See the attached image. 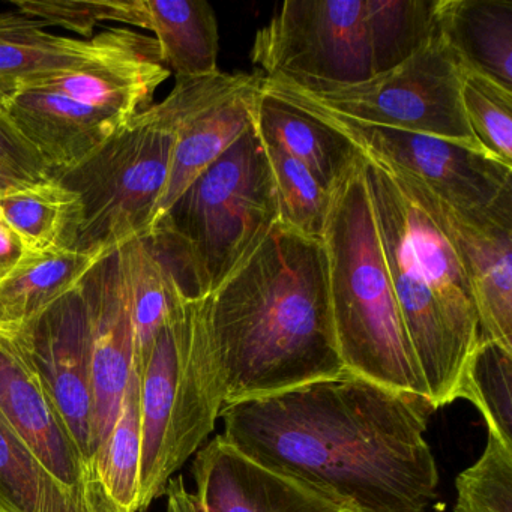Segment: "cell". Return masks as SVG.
<instances>
[{
    "mask_svg": "<svg viewBox=\"0 0 512 512\" xmlns=\"http://www.w3.org/2000/svg\"><path fill=\"white\" fill-rule=\"evenodd\" d=\"M0 112L52 173L79 166L125 125L107 113L37 86H23L8 95L0 103Z\"/></svg>",
    "mask_w": 512,
    "mask_h": 512,
    "instance_id": "17",
    "label": "cell"
},
{
    "mask_svg": "<svg viewBox=\"0 0 512 512\" xmlns=\"http://www.w3.org/2000/svg\"><path fill=\"white\" fill-rule=\"evenodd\" d=\"M0 218L28 251L76 250L82 203L50 178L0 194Z\"/></svg>",
    "mask_w": 512,
    "mask_h": 512,
    "instance_id": "24",
    "label": "cell"
},
{
    "mask_svg": "<svg viewBox=\"0 0 512 512\" xmlns=\"http://www.w3.org/2000/svg\"><path fill=\"white\" fill-rule=\"evenodd\" d=\"M172 119L152 104L79 166L52 173L82 203L76 251L110 253L151 232L175 149Z\"/></svg>",
    "mask_w": 512,
    "mask_h": 512,
    "instance_id": "7",
    "label": "cell"
},
{
    "mask_svg": "<svg viewBox=\"0 0 512 512\" xmlns=\"http://www.w3.org/2000/svg\"><path fill=\"white\" fill-rule=\"evenodd\" d=\"M280 223L277 188L262 137L245 131L145 238L187 299L214 293Z\"/></svg>",
    "mask_w": 512,
    "mask_h": 512,
    "instance_id": "4",
    "label": "cell"
},
{
    "mask_svg": "<svg viewBox=\"0 0 512 512\" xmlns=\"http://www.w3.org/2000/svg\"><path fill=\"white\" fill-rule=\"evenodd\" d=\"M10 338L52 398L92 473L95 400L91 334L79 284Z\"/></svg>",
    "mask_w": 512,
    "mask_h": 512,
    "instance_id": "12",
    "label": "cell"
},
{
    "mask_svg": "<svg viewBox=\"0 0 512 512\" xmlns=\"http://www.w3.org/2000/svg\"><path fill=\"white\" fill-rule=\"evenodd\" d=\"M262 85L259 73L217 71L211 76L176 79L175 88L160 103L172 119L176 142L154 224L214 161L253 127Z\"/></svg>",
    "mask_w": 512,
    "mask_h": 512,
    "instance_id": "11",
    "label": "cell"
},
{
    "mask_svg": "<svg viewBox=\"0 0 512 512\" xmlns=\"http://www.w3.org/2000/svg\"><path fill=\"white\" fill-rule=\"evenodd\" d=\"M226 404L350 374L338 350L323 242L277 223L208 296Z\"/></svg>",
    "mask_w": 512,
    "mask_h": 512,
    "instance_id": "2",
    "label": "cell"
},
{
    "mask_svg": "<svg viewBox=\"0 0 512 512\" xmlns=\"http://www.w3.org/2000/svg\"><path fill=\"white\" fill-rule=\"evenodd\" d=\"M458 398L478 407L488 434L512 446V349L493 340L479 341L461 373Z\"/></svg>",
    "mask_w": 512,
    "mask_h": 512,
    "instance_id": "29",
    "label": "cell"
},
{
    "mask_svg": "<svg viewBox=\"0 0 512 512\" xmlns=\"http://www.w3.org/2000/svg\"><path fill=\"white\" fill-rule=\"evenodd\" d=\"M455 512H512V446L488 434L476 463L455 479Z\"/></svg>",
    "mask_w": 512,
    "mask_h": 512,
    "instance_id": "32",
    "label": "cell"
},
{
    "mask_svg": "<svg viewBox=\"0 0 512 512\" xmlns=\"http://www.w3.org/2000/svg\"><path fill=\"white\" fill-rule=\"evenodd\" d=\"M140 454V377L133 371L112 433L92 464L95 482L106 497L112 512H137Z\"/></svg>",
    "mask_w": 512,
    "mask_h": 512,
    "instance_id": "26",
    "label": "cell"
},
{
    "mask_svg": "<svg viewBox=\"0 0 512 512\" xmlns=\"http://www.w3.org/2000/svg\"><path fill=\"white\" fill-rule=\"evenodd\" d=\"M145 29L155 35L164 67L179 77L217 73L220 35L214 8L205 0H143Z\"/></svg>",
    "mask_w": 512,
    "mask_h": 512,
    "instance_id": "23",
    "label": "cell"
},
{
    "mask_svg": "<svg viewBox=\"0 0 512 512\" xmlns=\"http://www.w3.org/2000/svg\"><path fill=\"white\" fill-rule=\"evenodd\" d=\"M0 413L43 466L91 512H112L61 413L13 338L0 334Z\"/></svg>",
    "mask_w": 512,
    "mask_h": 512,
    "instance_id": "15",
    "label": "cell"
},
{
    "mask_svg": "<svg viewBox=\"0 0 512 512\" xmlns=\"http://www.w3.org/2000/svg\"><path fill=\"white\" fill-rule=\"evenodd\" d=\"M322 242L335 335L346 370L428 398L386 268L365 184L364 157L332 193Z\"/></svg>",
    "mask_w": 512,
    "mask_h": 512,
    "instance_id": "5",
    "label": "cell"
},
{
    "mask_svg": "<svg viewBox=\"0 0 512 512\" xmlns=\"http://www.w3.org/2000/svg\"><path fill=\"white\" fill-rule=\"evenodd\" d=\"M428 398L346 374L226 404L221 436L344 512H425L439 472Z\"/></svg>",
    "mask_w": 512,
    "mask_h": 512,
    "instance_id": "1",
    "label": "cell"
},
{
    "mask_svg": "<svg viewBox=\"0 0 512 512\" xmlns=\"http://www.w3.org/2000/svg\"><path fill=\"white\" fill-rule=\"evenodd\" d=\"M154 38L145 46L98 64L40 77L20 86H37L73 98L127 124L152 106L155 91L170 77Z\"/></svg>",
    "mask_w": 512,
    "mask_h": 512,
    "instance_id": "19",
    "label": "cell"
},
{
    "mask_svg": "<svg viewBox=\"0 0 512 512\" xmlns=\"http://www.w3.org/2000/svg\"><path fill=\"white\" fill-rule=\"evenodd\" d=\"M0 512H91L43 466L2 413Z\"/></svg>",
    "mask_w": 512,
    "mask_h": 512,
    "instance_id": "25",
    "label": "cell"
},
{
    "mask_svg": "<svg viewBox=\"0 0 512 512\" xmlns=\"http://www.w3.org/2000/svg\"><path fill=\"white\" fill-rule=\"evenodd\" d=\"M365 184L392 289L434 409L455 401L481 322L451 242L409 185L364 154Z\"/></svg>",
    "mask_w": 512,
    "mask_h": 512,
    "instance_id": "3",
    "label": "cell"
},
{
    "mask_svg": "<svg viewBox=\"0 0 512 512\" xmlns=\"http://www.w3.org/2000/svg\"><path fill=\"white\" fill-rule=\"evenodd\" d=\"M167 512H199L194 494L185 485L182 476H176L167 485Z\"/></svg>",
    "mask_w": 512,
    "mask_h": 512,
    "instance_id": "36",
    "label": "cell"
},
{
    "mask_svg": "<svg viewBox=\"0 0 512 512\" xmlns=\"http://www.w3.org/2000/svg\"><path fill=\"white\" fill-rule=\"evenodd\" d=\"M140 377L142 454L137 512L166 494L199 452L226 406L223 371L208 320V296L182 299L155 337Z\"/></svg>",
    "mask_w": 512,
    "mask_h": 512,
    "instance_id": "6",
    "label": "cell"
},
{
    "mask_svg": "<svg viewBox=\"0 0 512 512\" xmlns=\"http://www.w3.org/2000/svg\"><path fill=\"white\" fill-rule=\"evenodd\" d=\"M28 253L19 236L0 218V281H4Z\"/></svg>",
    "mask_w": 512,
    "mask_h": 512,
    "instance_id": "35",
    "label": "cell"
},
{
    "mask_svg": "<svg viewBox=\"0 0 512 512\" xmlns=\"http://www.w3.org/2000/svg\"><path fill=\"white\" fill-rule=\"evenodd\" d=\"M461 104L476 142L512 167V92L472 71L461 70Z\"/></svg>",
    "mask_w": 512,
    "mask_h": 512,
    "instance_id": "31",
    "label": "cell"
},
{
    "mask_svg": "<svg viewBox=\"0 0 512 512\" xmlns=\"http://www.w3.org/2000/svg\"><path fill=\"white\" fill-rule=\"evenodd\" d=\"M374 71L403 64L436 35L439 0H365Z\"/></svg>",
    "mask_w": 512,
    "mask_h": 512,
    "instance_id": "28",
    "label": "cell"
},
{
    "mask_svg": "<svg viewBox=\"0 0 512 512\" xmlns=\"http://www.w3.org/2000/svg\"><path fill=\"white\" fill-rule=\"evenodd\" d=\"M263 145L274 175L281 223L308 238L322 241L332 194L295 158L266 140Z\"/></svg>",
    "mask_w": 512,
    "mask_h": 512,
    "instance_id": "30",
    "label": "cell"
},
{
    "mask_svg": "<svg viewBox=\"0 0 512 512\" xmlns=\"http://www.w3.org/2000/svg\"><path fill=\"white\" fill-rule=\"evenodd\" d=\"M130 283L136 350L134 371L142 373L161 326L185 298L148 238L124 245Z\"/></svg>",
    "mask_w": 512,
    "mask_h": 512,
    "instance_id": "27",
    "label": "cell"
},
{
    "mask_svg": "<svg viewBox=\"0 0 512 512\" xmlns=\"http://www.w3.org/2000/svg\"><path fill=\"white\" fill-rule=\"evenodd\" d=\"M107 253L76 250L28 251L0 281V334H17L74 289Z\"/></svg>",
    "mask_w": 512,
    "mask_h": 512,
    "instance_id": "22",
    "label": "cell"
},
{
    "mask_svg": "<svg viewBox=\"0 0 512 512\" xmlns=\"http://www.w3.org/2000/svg\"><path fill=\"white\" fill-rule=\"evenodd\" d=\"M263 86L349 137L364 154L418 179L458 211L488 208L512 191V167L479 149L344 118L265 77Z\"/></svg>",
    "mask_w": 512,
    "mask_h": 512,
    "instance_id": "10",
    "label": "cell"
},
{
    "mask_svg": "<svg viewBox=\"0 0 512 512\" xmlns=\"http://www.w3.org/2000/svg\"><path fill=\"white\" fill-rule=\"evenodd\" d=\"M46 23L17 13H0V103L40 77L80 70L145 46L151 37L113 28L91 40L59 37Z\"/></svg>",
    "mask_w": 512,
    "mask_h": 512,
    "instance_id": "18",
    "label": "cell"
},
{
    "mask_svg": "<svg viewBox=\"0 0 512 512\" xmlns=\"http://www.w3.org/2000/svg\"><path fill=\"white\" fill-rule=\"evenodd\" d=\"M79 286L91 334L95 460L112 433L134 371L136 334L124 245L101 257Z\"/></svg>",
    "mask_w": 512,
    "mask_h": 512,
    "instance_id": "14",
    "label": "cell"
},
{
    "mask_svg": "<svg viewBox=\"0 0 512 512\" xmlns=\"http://www.w3.org/2000/svg\"><path fill=\"white\" fill-rule=\"evenodd\" d=\"M251 62L265 79L305 92L371 79L365 0H287L257 31Z\"/></svg>",
    "mask_w": 512,
    "mask_h": 512,
    "instance_id": "8",
    "label": "cell"
},
{
    "mask_svg": "<svg viewBox=\"0 0 512 512\" xmlns=\"http://www.w3.org/2000/svg\"><path fill=\"white\" fill-rule=\"evenodd\" d=\"M254 127L263 140L307 167L331 194L364 157L349 137L263 85L254 110Z\"/></svg>",
    "mask_w": 512,
    "mask_h": 512,
    "instance_id": "20",
    "label": "cell"
},
{
    "mask_svg": "<svg viewBox=\"0 0 512 512\" xmlns=\"http://www.w3.org/2000/svg\"><path fill=\"white\" fill-rule=\"evenodd\" d=\"M280 85L353 121L427 134L485 152L464 116L460 67L437 32L412 58L365 82L320 92Z\"/></svg>",
    "mask_w": 512,
    "mask_h": 512,
    "instance_id": "9",
    "label": "cell"
},
{
    "mask_svg": "<svg viewBox=\"0 0 512 512\" xmlns=\"http://www.w3.org/2000/svg\"><path fill=\"white\" fill-rule=\"evenodd\" d=\"M436 25L461 70L512 92L511 0H439Z\"/></svg>",
    "mask_w": 512,
    "mask_h": 512,
    "instance_id": "21",
    "label": "cell"
},
{
    "mask_svg": "<svg viewBox=\"0 0 512 512\" xmlns=\"http://www.w3.org/2000/svg\"><path fill=\"white\" fill-rule=\"evenodd\" d=\"M14 7L23 16L41 20L47 26H61L91 40L95 26L103 22L124 23L145 29L146 14L143 0H16Z\"/></svg>",
    "mask_w": 512,
    "mask_h": 512,
    "instance_id": "33",
    "label": "cell"
},
{
    "mask_svg": "<svg viewBox=\"0 0 512 512\" xmlns=\"http://www.w3.org/2000/svg\"><path fill=\"white\" fill-rule=\"evenodd\" d=\"M193 476L199 512H344L251 460L221 434L199 449Z\"/></svg>",
    "mask_w": 512,
    "mask_h": 512,
    "instance_id": "16",
    "label": "cell"
},
{
    "mask_svg": "<svg viewBox=\"0 0 512 512\" xmlns=\"http://www.w3.org/2000/svg\"><path fill=\"white\" fill-rule=\"evenodd\" d=\"M385 166L409 185L454 247L475 295L481 340L512 349V191L488 208L458 211L418 179Z\"/></svg>",
    "mask_w": 512,
    "mask_h": 512,
    "instance_id": "13",
    "label": "cell"
},
{
    "mask_svg": "<svg viewBox=\"0 0 512 512\" xmlns=\"http://www.w3.org/2000/svg\"><path fill=\"white\" fill-rule=\"evenodd\" d=\"M52 178V170L0 112V194Z\"/></svg>",
    "mask_w": 512,
    "mask_h": 512,
    "instance_id": "34",
    "label": "cell"
}]
</instances>
